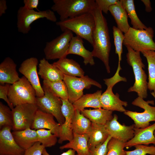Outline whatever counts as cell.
I'll use <instances>...</instances> for the list:
<instances>
[{
	"instance_id": "1",
	"label": "cell",
	"mask_w": 155,
	"mask_h": 155,
	"mask_svg": "<svg viewBox=\"0 0 155 155\" xmlns=\"http://www.w3.org/2000/svg\"><path fill=\"white\" fill-rule=\"evenodd\" d=\"M92 12L95 23L92 35V55L94 57L102 61L107 73H110L109 57L111 44L106 20L97 5Z\"/></svg>"
},
{
	"instance_id": "2",
	"label": "cell",
	"mask_w": 155,
	"mask_h": 155,
	"mask_svg": "<svg viewBox=\"0 0 155 155\" xmlns=\"http://www.w3.org/2000/svg\"><path fill=\"white\" fill-rule=\"evenodd\" d=\"M63 32L69 30L82 39L87 40L92 46V35L95 27V20L92 11L80 16L56 22Z\"/></svg>"
},
{
	"instance_id": "3",
	"label": "cell",
	"mask_w": 155,
	"mask_h": 155,
	"mask_svg": "<svg viewBox=\"0 0 155 155\" xmlns=\"http://www.w3.org/2000/svg\"><path fill=\"white\" fill-rule=\"evenodd\" d=\"M125 46L128 51L127 61L132 68L135 80L133 85L129 88L127 91L136 92L138 96L146 98L148 96V89L147 76L143 69L145 65L142 62L140 52L134 51L129 46Z\"/></svg>"
},
{
	"instance_id": "4",
	"label": "cell",
	"mask_w": 155,
	"mask_h": 155,
	"mask_svg": "<svg viewBox=\"0 0 155 155\" xmlns=\"http://www.w3.org/2000/svg\"><path fill=\"white\" fill-rule=\"evenodd\" d=\"M51 9L62 21L91 12L96 7L94 0H53Z\"/></svg>"
},
{
	"instance_id": "5",
	"label": "cell",
	"mask_w": 155,
	"mask_h": 155,
	"mask_svg": "<svg viewBox=\"0 0 155 155\" xmlns=\"http://www.w3.org/2000/svg\"><path fill=\"white\" fill-rule=\"evenodd\" d=\"M124 35L123 44L125 46H129L140 52L144 50L155 51V42L153 40L154 31L152 27L137 30L130 27Z\"/></svg>"
},
{
	"instance_id": "6",
	"label": "cell",
	"mask_w": 155,
	"mask_h": 155,
	"mask_svg": "<svg viewBox=\"0 0 155 155\" xmlns=\"http://www.w3.org/2000/svg\"><path fill=\"white\" fill-rule=\"evenodd\" d=\"M8 97L11 104L14 107L21 104H36L35 91L24 76L9 86Z\"/></svg>"
},
{
	"instance_id": "7",
	"label": "cell",
	"mask_w": 155,
	"mask_h": 155,
	"mask_svg": "<svg viewBox=\"0 0 155 155\" xmlns=\"http://www.w3.org/2000/svg\"><path fill=\"white\" fill-rule=\"evenodd\" d=\"M43 18L53 22H57V18L52 10L36 11L29 9L24 6L20 7L17 13V27L18 31L23 34L28 33L31 29V24L35 20Z\"/></svg>"
},
{
	"instance_id": "8",
	"label": "cell",
	"mask_w": 155,
	"mask_h": 155,
	"mask_svg": "<svg viewBox=\"0 0 155 155\" xmlns=\"http://www.w3.org/2000/svg\"><path fill=\"white\" fill-rule=\"evenodd\" d=\"M131 103L144 109V111L142 113L129 110H126L123 112L125 115L133 121L135 128H145L150 126V122L155 121V106L150 105L154 104V100L146 101L142 98L138 96Z\"/></svg>"
},
{
	"instance_id": "9",
	"label": "cell",
	"mask_w": 155,
	"mask_h": 155,
	"mask_svg": "<svg viewBox=\"0 0 155 155\" xmlns=\"http://www.w3.org/2000/svg\"><path fill=\"white\" fill-rule=\"evenodd\" d=\"M103 80L107 88L102 93L100 97L102 108L108 110L121 112L126 111V110L124 106L126 107L127 106V102L121 100L119 98V94L118 93L115 94L112 90L115 84L121 82V78L114 75L111 78L105 79Z\"/></svg>"
},
{
	"instance_id": "10",
	"label": "cell",
	"mask_w": 155,
	"mask_h": 155,
	"mask_svg": "<svg viewBox=\"0 0 155 155\" xmlns=\"http://www.w3.org/2000/svg\"><path fill=\"white\" fill-rule=\"evenodd\" d=\"M44 96L36 97V104L40 111L53 115L58 123L61 125L65 121L61 110L62 102L61 99L56 96L47 87L43 85Z\"/></svg>"
},
{
	"instance_id": "11",
	"label": "cell",
	"mask_w": 155,
	"mask_h": 155,
	"mask_svg": "<svg viewBox=\"0 0 155 155\" xmlns=\"http://www.w3.org/2000/svg\"><path fill=\"white\" fill-rule=\"evenodd\" d=\"M63 80L67 87L68 100L72 104L84 95V89H89L92 85L102 88L99 83L88 75L78 78L64 75Z\"/></svg>"
},
{
	"instance_id": "12",
	"label": "cell",
	"mask_w": 155,
	"mask_h": 155,
	"mask_svg": "<svg viewBox=\"0 0 155 155\" xmlns=\"http://www.w3.org/2000/svg\"><path fill=\"white\" fill-rule=\"evenodd\" d=\"M73 36L71 31L66 30L57 38L47 42L44 49L45 58L54 60L66 57L65 54Z\"/></svg>"
},
{
	"instance_id": "13",
	"label": "cell",
	"mask_w": 155,
	"mask_h": 155,
	"mask_svg": "<svg viewBox=\"0 0 155 155\" xmlns=\"http://www.w3.org/2000/svg\"><path fill=\"white\" fill-rule=\"evenodd\" d=\"M38 107L36 104L26 103L18 105L12 110L13 131L31 128Z\"/></svg>"
},
{
	"instance_id": "14",
	"label": "cell",
	"mask_w": 155,
	"mask_h": 155,
	"mask_svg": "<svg viewBox=\"0 0 155 155\" xmlns=\"http://www.w3.org/2000/svg\"><path fill=\"white\" fill-rule=\"evenodd\" d=\"M38 60L35 57L26 59L21 64L19 71L24 75L34 88L36 97H41L44 95L37 71Z\"/></svg>"
},
{
	"instance_id": "15",
	"label": "cell",
	"mask_w": 155,
	"mask_h": 155,
	"mask_svg": "<svg viewBox=\"0 0 155 155\" xmlns=\"http://www.w3.org/2000/svg\"><path fill=\"white\" fill-rule=\"evenodd\" d=\"M118 118L117 115L114 114L112 119L105 125V128L112 138L126 142L134 137V124L129 126L121 125L118 121Z\"/></svg>"
},
{
	"instance_id": "16",
	"label": "cell",
	"mask_w": 155,
	"mask_h": 155,
	"mask_svg": "<svg viewBox=\"0 0 155 155\" xmlns=\"http://www.w3.org/2000/svg\"><path fill=\"white\" fill-rule=\"evenodd\" d=\"M62 102L61 110L65 118L64 123L60 125L58 143L62 144L64 141H71L73 135L72 128V123L75 109L72 104L68 100L61 99Z\"/></svg>"
},
{
	"instance_id": "17",
	"label": "cell",
	"mask_w": 155,
	"mask_h": 155,
	"mask_svg": "<svg viewBox=\"0 0 155 155\" xmlns=\"http://www.w3.org/2000/svg\"><path fill=\"white\" fill-rule=\"evenodd\" d=\"M9 126H5L0 131V155H23L25 150L16 143Z\"/></svg>"
},
{
	"instance_id": "18",
	"label": "cell",
	"mask_w": 155,
	"mask_h": 155,
	"mask_svg": "<svg viewBox=\"0 0 155 155\" xmlns=\"http://www.w3.org/2000/svg\"><path fill=\"white\" fill-rule=\"evenodd\" d=\"M52 114L37 110L35 114L31 128L33 129H46L59 137L60 125L56 122Z\"/></svg>"
},
{
	"instance_id": "19",
	"label": "cell",
	"mask_w": 155,
	"mask_h": 155,
	"mask_svg": "<svg viewBox=\"0 0 155 155\" xmlns=\"http://www.w3.org/2000/svg\"><path fill=\"white\" fill-rule=\"evenodd\" d=\"M134 136L131 139L124 143L125 148L128 149L138 144L155 145V123L152 125L143 128H134Z\"/></svg>"
},
{
	"instance_id": "20",
	"label": "cell",
	"mask_w": 155,
	"mask_h": 155,
	"mask_svg": "<svg viewBox=\"0 0 155 155\" xmlns=\"http://www.w3.org/2000/svg\"><path fill=\"white\" fill-rule=\"evenodd\" d=\"M17 65L9 57H7L0 64V84H12L20 78L16 70Z\"/></svg>"
},
{
	"instance_id": "21",
	"label": "cell",
	"mask_w": 155,
	"mask_h": 155,
	"mask_svg": "<svg viewBox=\"0 0 155 155\" xmlns=\"http://www.w3.org/2000/svg\"><path fill=\"white\" fill-rule=\"evenodd\" d=\"M83 43L82 38L77 36H73L70 42L65 57L70 54L78 55L83 58V62L85 65L89 64L91 65H93L95 63L92 51L86 49Z\"/></svg>"
},
{
	"instance_id": "22",
	"label": "cell",
	"mask_w": 155,
	"mask_h": 155,
	"mask_svg": "<svg viewBox=\"0 0 155 155\" xmlns=\"http://www.w3.org/2000/svg\"><path fill=\"white\" fill-rule=\"evenodd\" d=\"M38 67V74L43 80L55 82L63 80L64 74L45 58H43L40 60Z\"/></svg>"
},
{
	"instance_id": "23",
	"label": "cell",
	"mask_w": 155,
	"mask_h": 155,
	"mask_svg": "<svg viewBox=\"0 0 155 155\" xmlns=\"http://www.w3.org/2000/svg\"><path fill=\"white\" fill-rule=\"evenodd\" d=\"M53 64L64 75L80 77L84 76L85 72L80 65L72 59L63 58Z\"/></svg>"
},
{
	"instance_id": "24",
	"label": "cell",
	"mask_w": 155,
	"mask_h": 155,
	"mask_svg": "<svg viewBox=\"0 0 155 155\" xmlns=\"http://www.w3.org/2000/svg\"><path fill=\"white\" fill-rule=\"evenodd\" d=\"M12 133L17 144L25 150L38 141L36 131L30 128L23 130L13 131Z\"/></svg>"
},
{
	"instance_id": "25",
	"label": "cell",
	"mask_w": 155,
	"mask_h": 155,
	"mask_svg": "<svg viewBox=\"0 0 155 155\" xmlns=\"http://www.w3.org/2000/svg\"><path fill=\"white\" fill-rule=\"evenodd\" d=\"M73 139L68 143L60 146L59 149H72L77 153V155H89V148L88 146L89 135L87 134L80 135L73 133Z\"/></svg>"
},
{
	"instance_id": "26",
	"label": "cell",
	"mask_w": 155,
	"mask_h": 155,
	"mask_svg": "<svg viewBox=\"0 0 155 155\" xmlns=\"http://www.w3.org/2000/svg\"><path fill=\"white\" fill-rule=\"evenodd\" d=\"M109 11L114 18L117 27L124 34L126 33L131 27L128 22L127 13L120 0L111 6Z\"/></svg>"
},
{
	"instance_id": "27",
	"label": "cell",
	"mask_w": 155,
	"mask_h": 155,
	"mask_svg": "<svg viewBox=\"0 0 155 155\" xmlns=\"http://www.w3.org/2000/svg\"><path fill=\"white\" fill-rule=\"evenodd\" d=\"M102 94L101 90H98L93 93L84 95L72 104L75 109L81 112L87 107L102 108L100 100Z\"/></svg>"
},
{
	"instance_id": "28",
	"label": "cell",
	"mask_w": 155,
	"mask_h": 155,
	"mask_svg": "<svg viewBox=\"0 0 155 155\" xmlns=\"http://www.w3.org/2000/svg\"><path fill=\"white\" fill-rule=\"evenodd\" d=\"M113 111L103 108H96L94 109H86L81 111V113L89 119L92 123L105 125L113 118Z\"/></svg>"
},
{
	"instance_id": "29",
	"label": "cell",
	"mask_w": 155,
	"mask_h": 155,
	"mask_svg": "<svg viewBox=\"0 0 155 155\" xmlns=\"http://www.w3.org/2000/svg\"><path fill=\"white\" fill-rule=\"evenodd\" d=\"M72 128L73 133L89 135L92 129V122L80 111L75 110L72 119Z\"/></svg>"
},
{
	"instance_id": "30",
	"label": "cell",
	"mask_w": 155,
	"mask_h": 155,
	"mask_svg": "<svg viewBox=\"0 0 155 155\" xmlns=\"http://www.w3.org/2000/svg\"><path fill=\"white\" fill-rule=\"evenodd\" d=\"M109 135L105 125L92 123V129L89 135L88 143L89 149L103 143Z\"/></svg>"
},
{
	"instance_id": "31",
	"label": "cell",
	"mask_w": 155,
	"mask_h": 155,
	"mask_svg": "<svg viewBox=\"0 0 155 155\" xmlns=\"http://www.w3.org/2000/svg\"><path fill=\"white\" fill-rule=\"evenodd\" d=\"M147 60L148 72V89L155 96V51L144 50L141 52Z\"/></svg>"
},
{
	"instance_id": "32",
	"label": "cell",
	"mask_w": 155,
	"mask_h": 155,
	"mask_svg": "<svg viewBox=\"0 0 155 155\" xmlns=\"http://www.w3.org/2000/svg\"><path fill=\"white\" fill-rule=\"evenodd\" d=\"M131 20L132 28L135 29H146L147 27L140 21L136 13L133 0H120Z\"/></svg>"
},
{
	"instance_id": "33",
	"label": "cell",
	"mask_w": 155,
	"mask_h": 155,
	"mask_svg": "<svg viewBox=\"0 0 155 155\" xmlns=\"http://www.w3.org/2000/svg\"><path fill=\"white\" fill-rule=\"evenodd\" d=\"M43 84L56 96L62 99L68 100L67 87L63 80L55 82L43 80Z\"/></svg>"
},
{
	"instance_id": "34",
	"label": "cell",
	"mask_w": 155,
	"mask_h": 155,
	"mask_svg": "<svg viewBox=\"0 0 155 155\" xmlns=\"http://www.w3.org/2000/svg\"><path fill=\"white\" fill-rule=\"evenodd\" d=\"M38 141L45 148L50 147L55 145L57 143V137L52 133L51 130L45 129L36 130Z\"/></svg>"
},
{
	"instance_id": "35",
	"label": "cell",
	"mask_w": 155,
	"mask_h": 155,
	"mask_svg": "<svg viewBox=\"0 0 155 155\" xmlns=\"http://www.w3.org/2000/svg\"><path fill=\"white\" fill-rule=\"evenodd\" d=\"M13 121L12 110L7 106L0 102V128L9 126L12 128Z\"/></svg>"
},
{
	"instance_id": "36",
	"label": "cell",
	"mask_w": 155,
	"mask_h": 155,
	"mask_svg": "<svg viewBox=\"0 0 155 155\" xmlns=\"http://www.w3.org/2000/svg\"><path fill=\"white\" fill-rule=\"evenodd\" d=\"M114 39V43L115 48V53L118 55L119 57L118 65H120L123 53V44L124 39L123 32L117 27L113 26L112 28Z\"/></svg>"
},
{
	"instance_id": "37",
	"label": "cell",
	"mask_w": 155,
	"mask_h": 155,
	"mask_svg": "<svg viewBox=\"0 0 155 155\" xmlns=\"http://www.w3.org/2000/svg\"><path fill=\"white\" fill-rule=\"evenodd\" d=\"M117 139L112 138L109 141L106 155H126L124 143Z\"/></svg>"
},
{
	"instance_id": "38",
	"label": "cell",
	"mask_w": 155,
	"mask_h": 155,
	"mask_svg": "<svg viewBox=\"0 0 155 155\" xmlns=\"http://www.w3.org/2000/svg\"><path fill=\"white\" fill-rule=\"evenodd\" d=\"M135 150L132 151H126V155H146L155 154V146H148L143 144H138L134 146Z\"/></svg>"
},
{
	"instance_id": "39",
	"label": "cell",
	"mask_w": 155,
	"mask_h": 155,
	"mask_svg": "<svg viewBox=\"0 0 155 155\" xmlns=\"http://www.w3.org/2000/svg\"><path fill=\"white\" fill-rule=\"evenodd\" d=\"M112 137L109 135L103 143L89 149V155H106L108 152L107 146Z\"/></svg>"
},
{
	"instance_id": "40",
	"label": "cell",
	"mask_w": 155,
	"mask_h": 155,
	"mask_svg": "<svg viewBox=\"0 0 155 155\" xmlns=\"http://www.w3.org/2000/svg\"><path fill=\"white\" fill-rule=\"evenodd\" d=\"M118 0H96L97 7L102 12L108 13L110 7L116 4Z\"/></svg>"
},
{
	"instance_id": "41",
	"label": "cell",
	"mask_w": 155,
	"mask_h": 155,
	"mask_svg": "<svg viewBox=\"0 0 155 155\" xmlns=\"http://www.w3.org/2000/svg\"><path fill=\"white\" fill-rule=\"evenodd\" d=\"M45 148L38 141L25 150L23 155H42L43 151Z\"/></svg>"
},
{
	"instance_id": "42",
	"label": "cell",
	"mask_w": 155,
	"mask_h": 155,
	"mask_svg": "<svg viewBox=\"0 0 155 155\" xmlns=\"http://www.w3.org/2000/svg\"><path fill=\"white\" fill-rule=\"evenodd\" d=\"M10 85L9 84H0V98L3 100L8 106L12 110L14 107L10 102L8 97V90Z\"/></svg>"
},
{
	"instance_id": "43",
	"label": "cell",
	"mask_w": 155,
	"mask_h": 155,
	"mask_svg": "<svg viewBox=\"0 0 155 155\" xmlns=\"http://www.w3.org/2000/svg\"><path fill=\"white\" fill-rule=\"evenodd\" d=\"M38 0H24L23 3L24 6L30 10H34L36 9L39 11L37 8L38 5Z\"/></svg>"
},
{
	"instance_id": "44",
	"label": "cell",
	"mask_w": 155,
	"mask_h": 155,
	"mask_svg": "<svg viewBox=\"0 0 155 155\" xmlns=\"http://www.w3.org/2000/svg\"><path fill=\"white\" fill-rule=\"evenodd\" d=\"M7 9V1L5 0H0V16L6 13Z\"/></svg>"
},
{
	"instance_id": "45",
	"label": "cell",
	"mask_w": 155,
	"mask_h": 155,
	"mask_svg": "<svg viewBox=\"0 0 155 155\" xmlns=\"http://www.w3.org/2000/svg\"><path fill=\"white\" fill-rule=\"evenodd\" d=\"M75 151L72 149H69L66 152H64L60 155H77L75 154ZM42 155H50L46 151L45 148L44 149Z\"/></svg>"
},
{
	"instance_id": "46",
	"label": "cell",
	"mask_w": 155,
	"mask_h": 155,
	"mask_svg": "<svg viewBox=\"0 0 155 155\" xmlns=\"http://www.w3.org/2000/svg\"><path fill=\"white\" fill-rule=\"evenodd\" d=\"M145 6V10L148 12H150L152 10L151 2L149 0H142Z\"/></svg>"
},
{
	"instance_id": "47",
	"label": "cell",
	"mask_w": 155,
	"mask_h": 155,
	"mask_svg": "<svg viewBox=\"0 0 155 155\" xmlns=\"http://www.w3.org/2000/svg\"><path fill=\"white\" fill-rule=\"evenodd\" d=\"M154 135L155 136V130L154 132Z\"/></svg>"
},
{
	"instance_id": "48",
	"label": "cell",
	"mask_w": 155,
	"mask_h": 155,
	"mask_svg": "<svg viewBox=\"0 0 155 155\" xmlns=\"http://www.w3.org/2000/svg\"><path fill=\"white\" fill-rule=\"evenodd\" d=\"M155 155V154H154V155Z\"/></svg>"
}]
</instances>
